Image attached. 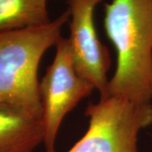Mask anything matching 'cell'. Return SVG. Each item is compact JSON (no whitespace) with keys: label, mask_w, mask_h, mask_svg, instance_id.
<instances>
[{"label":"cell","mask_w":152,"mask_h":152,"mask_svg":"<svg viewBox=\"0 0 152 152\" xmlns=\"http://www.w3.org/2000/svg\"><path fill=\"white\" fill-rule=\"evenodd\" d=\"M50 21L48 0H0V32L41 26Z\"/></svg>","instance_id":"7"},{"label":"cell","mask_w":152,"mask_h":152,"mask_svg":"<svg viewBox=\"0 0 152 152\" xmlns=\"http://www.w3.org/2000/svg\"><path fill=\"white\" fill-rule=\"evenodd\" d=\"M103 0H67L70 13L69 42L76 69L91 82L101 96L107 92L112 60L108 48L98 37L95 10Z\"/></svg>","instance_id":"5"},{"label":"cell","mask_w":152,"mask_h":152,"mask_svg":"<svg viewBox=\"0 0 152 152\" xmlns=\"http://www.w3.org/2000/svg\"><path fill=\"white\" fill-rule=\"evenodd\" d=\"M69 17L67 10L44 26L0 32V103L42 118L38 69L44 53L62 37Z\"/></svg>","instance_id":"2"},{"label":"cell","mask_w":152,"mask_h":152,"mask_svg":"<svg viewBox=\"0 0 152 152\" xmlns=\"http://www.w3.org/2000/svg\"><path fill=\"white\" fill-rule=\"evenodd\" d=\"M151 137H152V134H151Z\"/></svg>","instance_id":"8"},{"label":"cell","mask_w":152,"mask_h":152,"mask_svg":"<svg viewBox=\"0 0 152 152\" xmlns=\"http://www.w3.org/2000/svg\"><path fill=\"white\" fill-rule=\"evenodd\" d=\"M43 142L42 118L0 103V152H33Z\"/></svg>","instance_id":"6"},{"label":"cell","mask_w":152,"mask_h":152,"mask_svg":"<svg viewBox=\"0 0 152 152\" xmlns=\"http://www.w3.org/2000/svg\"><path fill=\"white\" fill-rule=\"evenodd\" d=\"M55 48L54 59L39 85L46 152H57L56 140L64 118L96 90L77 70L69 39L62 37Z\"/></svg>","instance_id":"4"},{"label":"cell","mask_w":152,"mask_h":152,"mask_svg":"<svg viewBox=\"0 0 152 152\" xmlns=\"http://www.w3.org/2000/svg\"><path fill=\"white\" fill-rule=\"evenodd\" d=\"M104 29L117 52L116 70L104 96L151 103L152 0L105 4Z\"/></svg>","instance_id":"1"},{"label":"cell","mask_w":152,"mask_h":152,"mask_svg":"<svg viewBox=\"0 0 152 152\" xmlns=\"http://www.w3.org/2000/svg\"><path fill=\"white\" fill-rule=\"evenodd\" d=\"M89 128L67 152H140V132L152 124V103L104 96L87 106Z\"/></svg>","instance_id":"3"}]
</instances>
